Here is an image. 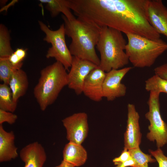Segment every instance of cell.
Segmentation results:
<instances>
[{"label":"cell","mask_w":167,"mask_h":167,"mask_svg":"<svg viewBox=\"0 0 167 167\" xmlns=\"http://www.w3.org/2000/svg\"><path fill=\"white\" fill-rule=\"evenodd\" d=\"M66 35L71 39L69 50L73 56L90 61L99 66L100 59L95 50L101 27L77 17L69 20L63 15Z\"/></svg>","instance_id":"obj_1"},{"label":"cell","mask_w":167,"mask_h":167,"mask_svg":"<svg viewBox=\"0 0 167 167\" xmlns=\"http://www.w3.org/2000/svg\"><path fill=\"white\" fill-rule=\"evenodd\" d=\"M127 43L120 31L107 26L101 27L96 45L100 55L99 66L106 73L128 64L129 61L125 52Z\"/></svg>","instance_id":"obj_2"},{"label":"cell","mask_w":167,"mask_h":167,"mask_svg":"<svg viewBox=\"0 0 167 167\" xmlns=\"http://www.w3.org/2000/svg\"><path fill=\"white\" fill-rule=\"evenodd\" d=\"M66 71L61 63L56 61L41 71L33 94L42 111L53 104L62 89L67 86Z\"/></svg>","instance_id":"obj_3"},{"label":"cell","mask_w":167,"mask_h":167,"mask_svg":"<svg viewBox=\"0 0 167 167\" xmlns=\"http://www.w3.org/2000/svg\"><path fill=\"white\" fill-rule=\"evenodd\" d=\"M126 35L128 42L125 52L129 62L135 67H151L167 50V43L161 38L152 40L135 34Z\"/></svg>","instance_id":"obj_4"},{"label":"cell","mask_w":167,"mask_h":167,"mask_svg":"<svg viewBox=\"0 0 167 167\" xmlns=\"http://www.w3.org/2000/svg\"><path fill=\"white\" fill-rule=\"evenodd\" d=\"M38 24L41 29L45 35L44 40L52 45L47 51L46 58H54L68 70L71 67L73 56L66 43L64 23L56 30L50 29L41 21H39Z\"/></svg>","instance_id":"obj_5"},{"label":"cell","mask_w":167,"mask_h":167,"mask_svg":"<svg viewBox=\"0 0 167 167\" xmlns=\"http://www.w3.org/2000/svg\"><path fill=\"white\" fill-rule=\"evenodd\" d=\"M160 94L155 92H150L147 103L149 111L145 114V118L150 122L148 126L149 132L147 135V138L151 141H156L158 148H161L167 143V124L161 115Z\"/></svg>","instance_id":"obj_6"},{"label":"cell","mask_w":167,"mask_h":167,"mask_svg":"<svg viewBox=\"0 0 167 167\" xmlns=\"http://www.w3.org/2000/svg\"><path fill=\"white\" fill-rule=\"evenodd\" d=\"M132 68L131 67H127L113 69L106 73L103 87L104 97L106 98L108 101H111L125 96L127 88L121 81Z\"/></svg>","instance_id":"obj_7"},{"label":"cell","mask_w":167,"mask_h":167,"mask_svg":"<svg viewBox=\"0 0 167 167\" xmlns=\"http://www.w3.org/2000/svg\"><path fill=\"white\" fill-rule=\"evenodd\" d=\"M66 131V138L69 142L81 144L88 132V115L84 112L75 113L62 121Z\"/></svg>","instance_id":"obj_8"},{"label":"cell","mask_w":167,"mask_h":167,"mask_svg":"<svg viewBox=\"0 0 167 167\" xmlns=\"http://www.w3.org/2000/svg\"><path fill=\"white\" fill-rule=\"evenodd\" d=\"M98 66L90 61L73 56L71 69L67 75L68 88L74 90L77 95L83 93L85 79Z\"/></svg>","instance_id":"obj_9"},{"label":"cell","mask_w":167,"mask_h":167,"mask_svg":"<svg viewBox=\"0 0 167 167\" xmlns=\"http://www.w3.org/2000/svg\"><path fill=\"white\" fill-rule=\"evenodd\" d=\"M127 110V126L124 137V148L129 150L139 147L141 143L142 134L139 123V116L135 105L128 104Z\"/></svg>","instance_id":"obj_10"},{"label":"cell","mask_w":167,"mask_h":167,"mask_svg":"<svg viewBox=\"0 0 167 167\" xmlns=\"http://www.w3.org/2000/svg\"><path fill=\"white\" fill-rule=\"evenodd\" d=\"M147 15L149 22L160 34L167 37V8L161 0H148Z\"/></svg>","instance_id":"obj_11"},{"label":"cell","mask_w":167,"mask_h":167,"mask_svg":"<svg viewBox=\"0 0 167 167\" xmlns=\"http://www.w3.org/2000/svg\"><path fill=\"white\" fill-rule=\"evenodd\" d=\"M105 75L99 66L92 70L84 81L83 93L93 101H101L104 97L103 87Z\"/></svg>","instance_id":"obj_12"},{"label":"cell","mask_w":167,"mask_h":167,"mask_svg":"<svg viewBox=\"0 0 167 167\" xmlns=\"http://www.w3.org/2000/svg\"><path fill=\"white\" fill-rule=\"evenodd\" d=\"M19 155L25 163L24 167H42L47 158L44 148L37 142L30 143L22 148Z\"/></svg>","instance_id":"obj_13"},{"label":"cell","mask_w":167,"mask_h":167,"mask_svg":"<svg viewBox=\"0 0 167 167\" xmlns=\"http://www.w3.org/2000/svg\"><path fill=\"white\" fill-rule=\"evenodd\" d=\"M15 135L14 132H8L0 125V161H11L18 156L17 148L15 145Z\"/></svg>","instance_id":"obj_14"},{"label":"cell","mask_w":167,"mask_h":167,"mask_svg":"<svg viewBox=\"0 0 167 167\" xmlns=\"http://www.w3.org/2000/svg\"><path fill=\"white\" fill-rule=\"evenodd\" d=\"M26 73L21 69L15 70L12 73L8 83L14 101L17 103L19 99L26 93L28 87Z\"/></svg>","instance_id":"obj_15"},{"label":"cell","mask_w":167,"mask_h":167,"mask_svg":"<svg viewBox=\"0 0 167 167\" xmlns=\"http://www.w3.org/2000/svg\"><path fill=\"white\" fill-rule=\"evenodd\" d=\"M63 160L75 167L83 165L88 158L87 152L81 145L69 142L65 146L63 151Z\"/></svg>","instance_id":"obj_16"},{"label":"cell","mask_w":167,"mask_h":167,"mask_svg":"<svg viewBox=\"0 0 167 167\" xmlns=\"http://www.w3.org/2000/svg\"><path fill=\"white\" fill-rule=\"evenodd\" d=\"M46 4V8L49 12L51 16L55 17L60 13L67 19L72 20L75 18L71 11L67 0H40Z\"/></svg>","instance_id":"obj_17"},{"label":"cell","mask_w":167,"mask_h":167,"mask_svg":"<svg viewBox=\"0 0 167 167\" xmlns=\"http://www.w3.org/2000/svg\"><path fill=\"white\" fill-rule=\"evenodd\" d=\"M17 103L13 98L11 89L7 84H0V109L13 113L16 110Z\"/></svg>","instance_id":"obj_18"},{"label":"cell","mask_w":167,"mask_h":167,"mask_svg":"<svg viewBox=\"0 0 167 167\" xmlns=\"http://www.w3.org/2000/svg\"><path fill=\"white\" fill-rule=\"evenodd\" d=\"M14 52L11 45L8 29L1 24H0V58H8Z\"/></svg>","instance_id":"obj_19"},{"label":"cell","mask_w":167,"mask_h":167,"mask_svg":"<svg viewBox=\"0 0 167 167\" xmlns=\"http://www.w3.org/2000/svg\"><path fill=\"white\" fill-rule=\"evenodd\" d=\"M145 88L150 92L167 94V80L155 74L145 81Z\"/></svg>","instance_id":"obj_20"},{"label":"cell","mask_w":167,"mask_h":167,"mask_svg":"<svg viewBox=\"0 0 167 167\" xmlns=\"http://www.w3.org/2000/svg\"><path fill=\"white\" fill-rule=\"evenodd\" d=\"M131 156L135 164L133 167H148L149 163L155 162V159L152 158L151 155L145 154L139 147L129 150Z\"/></svg>","instance_id":"obj_21"},{"label":"cell","mask_w":167,"mask_h":167,"mask_svg":"<svg viewBox=\"0 0 167 167\" xmlns=\"http://www.w3.org/2000/svg\"><path fill=\"white\" fill-rule=\"evenodd\" d=\"M13 66L9 62L8 58H0V79L3 83L8 85L10 77L16 70L19 69Z\"/></svg>","instance_id":"obj_22"},{"label":"cell","mask_w":167,"mask_h":167,"mask_svg":"<svg viewBox=\"0 0 167 167\" xmlns=\"http://www.w3.org/2000/svg\"><path fill=\"white\" fill-rule=\"evenodd\" d=\"M149 152L157 162L158 167H167V157L160 148H158L155 151L149 150Z\"/></svg>","instance_id":"obj_23"},{"label":"cell","mask_w":167,"mask_h":167,"mask_svg":"<svg viewBox=\"0 0 167 167\" xmlns=\"http://www.w3.org/2000/svg\"><path fill=\"white\" fill-rule=\"evenodd\" d=\"M17 116L13 113L0 109V125L7 122L11 125L14 123L17 119Z\"/></svg>","instance_id":"obj_24"},{"label":"cell","mask_w":167,"mask_h":167,"mask_svg":"<svg viewBox=\"0 0 167 167\" xmlns=\"http://www.w3.org/2000/svg\"><path fill=\"white\" fill-rule=\"evenodd\" d=\"M131 158L129 150L126 148H124L120 156L114 158L113 160V161L116 165L117 164L125 162Z\"/></svg>","instance_id":"obj_25"},{"label":"cell","mask_w":167,"mask_h":167,"mask_svg":"<svg viewBox=\"0 0 167 167\" xmlns=\"http://www.w3.org/2000/svg\"><path fill=\"white\" fill-rule=\"evenodd\" d=\"M154 71L155 74L167 80V63L155 68Z\"/></svg>","instance_id":"obj_26"},{"label":"cell","mask_w":167,"mask_h":167,"mask_svg":"<svg viewBox=\"0 0 167 167\" xmlns=\"http://www.w3.org/2000/svg\"><path fill=\"white\" fill-rule=\"evenodd\" d=\"M26 49L22 48H17L14 51L19 58L23 61L26 55Z\"/></svg>","instance_id":"obj_27"},{"label":"cell","mask_w":167,"mask_h":167,"mask_svg":"<svg viewBox=\"0 0 167 167\" xmlns=\"http://www.w3.org/2000/svg\"><path fill=\"white\" fill-rule=\"evenodd\" d=\"M135 164V162L133 159L131 158L123 163L117 164L116 165V166L115 167H133Z\"/></svg>","instance_id":"obj_28"},{"label":"cell","mask_w":167,"mask_h":167,"mask_svg":"<svg viewBox=\"0 0 167 167\" xmlns=\"http://www.w3.org/2000/svg\"><path fill=\"white\" fill-rule=\"evenodd\" d=\"M55 167H75V166L63 160L60 164Z\"/></svg>","instance_id":"obj_29"}]
</instances>
